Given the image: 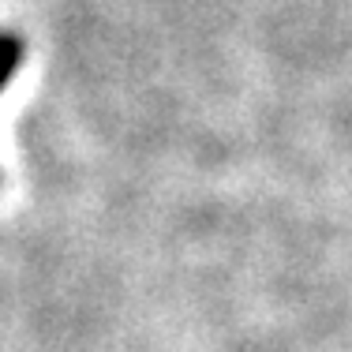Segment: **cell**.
Returning a JSON list of instances; mask_svg holds the SVG:
<instances>
[{
	"label": "cell",
	"mask_w": 352,
	"mask_h": 352,
	"mask_svg": "<svg viewBox=\"0 0 352 352\" xmlns=\"http://www.w3.org/2000/svg\"><path fill=\"white\" fill-rule=\"evenodd\" d=\"M19 60H23V41L15 34H0V90L8 87V79L19 68Z\"/></svg>",
	"instance_id": "6da1fadb"
}]
</instances>
